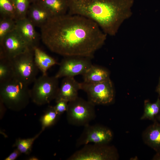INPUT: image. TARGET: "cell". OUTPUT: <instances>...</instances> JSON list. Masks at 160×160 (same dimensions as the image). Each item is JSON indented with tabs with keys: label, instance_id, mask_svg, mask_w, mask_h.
Wrapping results in <instances>:
<instances>
[{
	"label": "cell",
	"instance_id": "cell-12",
	"mask_svg": "<svg viewBox=\"0 0 160 160\" xmlns=\"http://www.w3.org/2000/svg\"><path fill=\"white\" fill-rule=\"evenodd\" d=\"M35 26L27 17L17 20L15 29L23 40L32 48L38 47L39 36Z\"/></svg>",
	"mask_w": 160,
	"mask_h": 160
},
{
	"label": "cell",
	"instance_id": "cell-8",
	"mask_svg": "<svg viewBox=\"0 0 160 160\" xmlns=\"http://www.w3.org/2000/svg\"><path fill=\"white\" fill-rule=\"evenodd\" d=\"M81 89L87 94L88 100L95 105H105L112 103L114 98V91L110 78L100 83H81Z\"/></svg>",
	"mask_w": 160,
	"mask_h": 160
},
{
	"label": "cell",
	"instance_id": "cell-28",
	"mask_svg": "<svg viewBox=\"0 0 160 160\" xmlns=\"http://www.w3.org/2000/svg\"><path fill=\"white\" fill-rule=\"evenodd\" d=\"M152 160H160V152H156V153L153 156Z\"/></svg>",
	"mask_w": 160,
	"mask_h": 160
},
{
	"label": "cell",
	"instance_id": "cell-3",
	"mask_svg": "<svg viewBox=\"0 0 160 160\" xmlns=\"http://www.w3.org/2000/svg\"><path fill=\"white\" fill-rule=\"evenodd\" d=\"M0 100L9 109L18 111L25 108L31 99L28 85L13 78L0 84Z\"/></svg>",
	"mask_w": 160,
	"mask_h": 160
},
{
	"label": "cell",
	"instance_id": "cell-5",
	"mask_svg": "<svg viewBox=\"0 0 160 160\" xmlns=\"http://www.w3.org/2000/svg\"><path fill=\"white\" fill-rule=\"evenodd\" d=\"M95 106L89 101L78 97L68 103L66 112L68 123L77 126L89 124L96 116Z\"/></svg>",
	"mask_w": 160,
	"mask_h": 160
},
{
	"label": "cell",
	"instance_id": "cell-13",
	"mask_svg": "<svg viewBox=\"0 0 160 160\" xmlns=\"http://www.w3.org/2000/svg\"><path fill=\"white\" fill-rule=\"evenodd\" d=\"M81 89V83L77 81L74 77L63 78L59 86L55 101L63 100L68 102L77 98L78 92Z\"/></svg>",
	"mask_w": 160,
	"mask_h": 160
},
{
	"label": "cell",
	"instance_id": "cell-14",
	"mask_svg": "<svg viewBox=\"0 0 160 160\" xmlns=\"http://www.w3.org/2000/svg\"><path fill=\"white\" fill-rule=\"evenodd\" d=\"M52 17L49 12L38 3L30 4L26 16L35 27L40 28Z\"/></svg>",
	"mask_w": 160,
	"mask_h": 160
},
{
	"label": "cell",
	"instance_id": "cell-29",
	"mask_svg": "<svg viewBox=\"0 0 160 160\" xmlns=\"http://www.w3.org/2000/svg\"><path fill=\"white\" fill-rule=\"evenodd\" d=\"M156 91L160 96V77L159 79V84L156 88Z\"/></svg>",
	"mask_w": 160,
	"mask_h": 160
},
{
	"label": "cell",
	"instance_id": "cell-22",
	"mask_svg": "<svg viewBox=\"0 0 160 160\" xmlns=\"http://www.w3.org/2000/svg\"><path fill=\"white\" fill-rule=\"evenodd\" d=\"M43 131H41L33 137L27 139L19 138L16 139L13 145L21 153L29 154L32 151L33 144L35 140Z\"/></svg>",
	"mask_w": 160,
	"mask_h": 160
},
{
	"label": "cell",
	"instance_id": "cell-11",
	"mask_svg": "<svg viewBox=\"0 0 160 160\" xmlns=\"http://www.w3.org/2000/svg\"><path fill=\"white\" fill-rule=\"evenodd\" d=\"M32 49L15 29L0 42V58L5 57L12 59Z\"/></svg>",
	"mask_w": 160,
	"mask_h": 160
},
{
	"label": "cell",
	"instance_id": "cell-20",
	"mask_svg": "<svg viewBox=\"0 0 160 160\" xmlns=\"http://www.w3.org/2000/svg\"><path fill=\"white\" fill-rule=\"evenodd\" d=\"M160 113V99L158 98L154 103H151L146 100L144 102V113L141 120L148 119L153 121L156 120L157 116Z\"/></svg>",
	"mask_w": 160,
	"mask_h": 160
},
{
	"label": "cell",
	"instance_id": "cell-21",
	"mask_svg": "<svg viewBox=\"0 0 160 160\" xmlns=\"http://www.w3.org/2000/svg\"><path fill=\"white\" fill-rule=\"evenodd\" d=\"M14 78V72L11 59L0 58V84Z\"/></svg>",
	"mask_w": 160,
	"mask_h": 160
},
{
	"label": "cell",
	"instance_id": "cell-4",
	"mask_svg": "<svg viewBox=\"0 0 160 160\" xmlns=\"http://www.w3.org/2000/svg\"><path fill=\"white\" fill-rule=\"evenodd\" d=\"M58 78L42 74L36 78L30 89L31 100L37 105L49 103L55 99L59 87Z\"/></svg>",
	"mask_w": 160,
	"mask_h": 160
},
{
	"label": "cell",
	"instance_id": "cell-6",
	"mask_svg": "<svg viewBox=\"0 0 160 160\" xmlns=\"http://www.w3.org/2000/svg\"><path fill=\"white\" fill-rule=\"evenodd\" d=\"M11 61L14 78L28 85L34 82L39 70L34 60L33 49L17 56Z\"/></svg>",
	"mask_w": 160,
	"mask_h": 160
},
{
	"label": "cell",
	"instance_id": "cell-1",
	"mask_svg": "<svg viewBox=\"0 0 160 160\" xmlns=\"http://www.w3.org/2000/svg\"><path fill=\"white\" fill-rule=\"evenodd\" d=\"M40 29L44 44L52 52L64 57L92 58L103 45L107 36L91 20L68 14L52 17Z\"/></svg>",
	"mask_w": 160,
	"mask_h": 160
},
{
	"label": "cell",
	"instance_id": "cell-7",
	"mask_svg": "<svg viewBox=\"0 0 160 160\" xmlns=\"http://www.w3.org/2000/svg\"><path fill=\"white\" fill-rule=\"evenodd\" d=\"M119 155L116 148L108 144L89 143L83 145L68 160H116Z\"/></svg>",
	"mask_w": 160,
	"mask_h": 160
},
{
	"label": "cell",
	"instance_id": "cell-9",
	"mask_svg": "<svg viewBox=\"0 0 160 160\" xmlns=\"http://www.w3.org/2000/svg\"><path fill=\"white\" fill-rule=\"evenodd\" d=\"M91 58L81 56L64 57L55 76L59 79L83 75L92 65Z\"/></svg>",
	"mask_w": 160,
	"mask_h": 160
},
{
	"label": "cell",
	"instance_id": "cell-16",
	"mask_svg": "<svg viewBox=\"0 0 160 160\" xmlns=\"http://www.w3.org/2000/svg\"><path fill=\"white\" fill-rule=\"evenodd\" d=\"M34 59L39 70L42 74H47V71L52 67L58 64L57 61L38 47L33 48Z\"/></svg>",
	"mask_w": 160,
	"mask_h": 160
},
{
	"label": "cell",
	"instance_id": "cell-18",
	"mask_svg": "<svg viewBox=\"0 0 160 160\" xmlns=\"http://www.w3.org/2000/svg\"><path fill=\"white\" fill-rule=\"evenodd\" d=\"M37 3L49 12L53 16L65 14L68 11V0H40Z\"/></svg>",
	"mask_w": 160,
	"mask_h": 160
},
{
	"label": "cell",
	"instance_id": "cell-19",
	"mask_svg": "<svg viewBox=\"0 0 160 160\" xmlns=\"http://www.w3.org/2000/svg\"><path fill=\"white\" fill-rule=\"evenodd\" d=\"M60 116L55 110L54 106H48L40 119L41 130L43 131L46 128L54 125L58 121Z\"/></svg>",
	"mask_w": 160,
	"mask_h": 160
},
{
	"label": "cell",
	"instance_id": "cell-26",
	"mask_svg": "<svg viewBox=\"0 0 160 160\" xmlns=\"http://www.w3.org/2000/svg\"><path fill=\"white\" fill-rule=\"evenodd\" d=\"M55 101L56 103L54 106L55 108L58 113L61 115L64 112H66L68 102L63 100H59Z\"/></svg>",
	"mask_w": 160,
	"mask_h": 160
},
{
	"label": "cell",
	"instance_id": "cell-32",
	"mask_svg": "<svg viewBox=\"0 0 160 160\" xmlns=\"http://www.w3.org/2000/svg\"><path fill=\"white\" fill-rule=\"evenodd\" d=\"M156 120L160 122V113L156 117Z\"/></svg>",
	"mask_w": 160,
	"mask_h": 160
},
{
	"label": "cell",
	"instance_id": "cell-30",
	"mask_svg": "<svg viewBox=\"0 0 160 160\" xmlns=\"http://www.w3.org/2000/svg\"><path fill=\"white\" fill-rule=\"evenodd\" d=\"M28 160H38L39 159L35 156H31L28 159Z\"/></svg>",
	"mask_w": 160,
	"mask_h": 160
},
{
	"label": "cell",
	"instance_id": "cell-27",
	"mask_svg": "<svg viewBox=\"0 0 160 160\" xmlns=\"http://www.w3.org/2000/svg\"><path fill=\"white\" fill-rule=\"evenodd\" d=\"M21 153L17 148L15 149L4 160H15L18 157Z\"/></svg>",
	"mask_w": 160,
	"mask_h": 160
},
{
	"label": "cell",
	"instance_id": "cell-25",
	"mask_svg": "<svg viewBox=\"0 0 160 160\" xmlns=\"http://www.w3.org/2000/svg\"><path fill=\"white\" fill-rule=\"evenodd\" d=\"M15 7L16 20L26 17L30 5L29 0H12Z\"/></svg>",
	"mask_w": 160,
	"mask_h": 160
},
{
	"label": "cell",
	"instance_id": "cell-15",
	"mask_svg": "<svg viewBox=\"0 0 160 160\" xmlns=\"http://www.w3.org/2000/svg\"><path fill=\"white\" fill-rule=\"evenodd\" d=\"M144 142L156 152H160V122L157 120L148 126L143 132Z\"/></svg>",
	"mask_w": 160,
	"mask_h": 160
},
{
	"label": "cell",
	"instance_id": "cell-17",
	"mask_svg": "<svg viewBox=\"0 0 160 160\" xmlns=\"http://www.w3.org/2000/svg\"><path fill=\"white\" fill-rule=\"evenodd\" d=\"M82 76L84 82L89 83H100L110 78L109 73L107 70L93 64Z\"/></svg>",
	"mask_w": 160,
	"mask_h": 160
},
{
	"label": "cell",
	"instance_id": "cell-23",
	"mask_svg": "<svg viewBox=\"0 0 160 160\" xmlns=\"http://www.w3.org/2000/svg\"><path fill=\"white\" fill-rule=\"evenodd\" d=\"M0 17H10L16 20V11L12 0H0Z\"/></svg>",
	"mask_w": 160,
	"mask_h": 160
},
{
	"label": "cell",
	"instance_id": "cell-24",
	"mask_svg": "<svg viewBox=\"0 0 160 160\" xmlns=\"http://www.w3.org/2000/svg\"><path fill=\"white\" fill-rule=\"evenodd\" d=\"M16 20L8 17H0V42L8 33L15 29Z\"/></svg>",
	"mask_w": 160,
	"mask_h": 160
},
{
	"label": "cell",
	"instance_id": "cell-31",
	"mask_svg": "<svg viewBox=\"0 0 160 160\" xmlns=\"http://www.w3.org/2000/svg\"><path fill=\"white\" fill-rule=\"evenodd\" d=\"M31 3H38L40 0H29Z\"/></svg>",
	"mask_w": 160,
	"mask_h": 160
},
{
	"label": "cell",
	"instance_id": "cell-10",
	"mask_svg": "<svg viewBox=\"0 0 160 160\" xmlns=\"http://www.w3.org/2000/svg\"><path fill=\"white\" fill-rule=\"evenodd\" d=\"M84 127L82 132L76 140L77 147L89 143L109 144L113 138V132L106 127L89 124Z\"/></svg>",
	"mask_w": 160,
	"mask_h": 160
},
{
	"label": "cell",
	"instance_id": "cell-2",
	"mask_svg": "<svg viewBox=\"0 0 160 160\" xmlns=\"http://www.w3.org/2000/svg\"><path fill=\"white\" fill-rule=\"evenodd\" d=\"M135 0H68V14L81 15L96 23L107 35L115 36L132 16Z\"/></svg>",
	"mask_w": 160,
	"mask_h": 160
}]
</instances>
